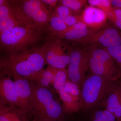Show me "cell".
Segmentation results:
<instances>
[{"mask_svg": "<svg viewBox=\"0 0 121 121\" xmlns=\"http://www.w3.org/2000/svg\"><path fill=\"white\" fill-rule=\"evenodd\" d=\"M46 64L44 46L20 52L9 53L5 62L7 72L33 80Z\"/></svg>", "mask_w": 121, "mask_h": 121, "instance_id": "6da1fadb", "label": "cell"}, {"mask_svg": "<svg viewBox=\"0 0 121 121\" xmlns=\"http://www.w3.org/2000/svg\"><path fill=\"white\" fill-rule=\"evenodd\" d=\"M21 26L42 29L49 23L51 10L42 0H9Z\"/></svg>", "mask_w": 121, "mask_h": 121, "instance_id": "7a4b0ae2", "label": "cell"}, {"mask_svg": "<svg viewBox=\"0 0 121 121\" xmlns=\"http://www.w3.org/2000/svg\"><path fill=\"white\" fill-rule=\"evenodd\" d=\"M31 94L28 113L35 117L50 121H58L64 112L63 107L54 99L49 90L38 85L31 84Z\"/></svg>", "mask_w": 121, "mask_h": 121, "instance_id": "3957f363", "label": "cell"}, {"mask_svg": "<svg viewBox=\"0 0 121 121\" xmlns=\"http://www.w3.org/2000/svg\"><path fill=\"white\" fill-rule=\"evenodd\" d=\"M117 81L91 72L86 75L81 88L82 109L88 110L102 104L117 86Z\"/></svg>", "mask_w": 121, "mask_h": 121, "instance_id": "277c9868", "label": "cell"}, {"mask_svg": "<svg viewBox=\"0 0 121 121\" xmlns=\"http://www.w3.org/2000/svg\"><path fill=\"white\" fill-rule=\"evenodd\" d=\"M41 31L22 26L9 29L0 34L1 48L9 53L26 51L39 41Z\"/></svg>", "mask_w": 121, "mask_h": 121, "instance_id": "5b68a950", "label": "cell"}, {"mask_svg": "<svg viewBox=\"0 0 121 121\" xmlns=\"http://www.w3.org/2000/svg\"><path fill=\"white\" fill-rule=\"evenodd\" d=\"M89 59L86 49L77 47L71 50L70 60L67 69L69 79L81 89L86 77Z\"/></svg>", "mask_w": 121, "mask_h": 121, "instance_id": "8992f818", "label": "cell"}, {"mask_svg": "<svg viewBox=\"0 0 121 121\" xmlns=\"http://www.w3.org/2000/svg\"><path fill=\"white\" fill-rule=\"evenodd\" d=\"M60 39L52 40L44 45L46 64L56 69H66L70 60V53L65 52L66 45Z\"/></svg>", "mask_w": 121, "mask_h": 121, "instance_id": "52a82bcc", "label": "cell"}, {"mask_svg": "<svg viewBox=\"0 0 121 121\" xmlns=\"http://www.w3.org/2000/svg\"><path fill=\"white\" fill-rule=\"evenodd\" d=\"M95 44L107 48L121 44V31L115 26L106 24L97 30H93L87 40L86 45Z\"/></svg>", "mask_w": 121, "mask_h": 121, "instance_id": "ba28073f", "label": "cell"}, {"mask_svg": "<svg viewBox=\"0 0 121 121\" xmlns=\"http://www.w3.org/2000/svg\"><path fill=\"white\" fill-rule=\"evenodd\" d=\"M92 31L85 24L79 22L56 35L58 39L73 42L82 47L86 45L87 40Z\"/></svg>", "mask_w": 121, "mask_h": 121, "instance_id": "9c48e42d", "label": "cell"}, {"mask_svg": "<svg viewBox=\"0 0 121 121\" xmlns=\"http://www.w3.org/2000/svg\"><path fill=\"white\" fill-rule=\"evenodd\" d=\"M80 22L89 28L97 31L105 26L108 20L106 13L99 9L89 6L85 8L79 15Z\"/></svg>", "mask_w": 121, "mask_h": 121, "instance_id": "30bf717a", "label": "cell"}, {"mask_svg": "<svg viewBox=\"0 0 121 121\" xmlns=\"http://www.w3.org/2000/svg\"><path fill=\"white\" fill-rule=\"evenodd\" d=\"M13 78L16 94L18 99L19 108L27 115L28 114L31 94V83L28 79L15 73L11 74Z\"/></svg>", "mask_w": 121, "mask_h": 121, "instance_id": "8fae6325", "label": "cell"}, {"mask_svg": "<svg viewBox=\"0 0 121 121\" xmlns=\"http://www.w3.org/2000/svg\"><path fill=\"white\" fill-rule=\"evenodd\" d=\"M21 26L15 16L9 1L0 0V34Z\"/></svg>", "mask_w": 121, "mask_h": 121, "instance_id": "7c38bea8", "label": "cell"}, {"mask_svg": "<svg viewBox=\"0 0 121 121\" xmlns=\"http://www.w3.org/2000/svg\"><path fill=\"white\" fill-rule=\"evenodd\" d=\"M102 104L113 115L117 121H121V86L119 82Z\"/></svg>", "mask_w": 121, "mask_h": 121, "instance_id": "4fadbf2b", "label": "cell"}, {"mask_svg": "<svg viewBox=\"0 0 121 121\" xmlns=\"http://www.w3.org/2000/svg\"><path fill=\"white\" fill-rule=\"evenodd\" d=\"M0 94L1 99L11 106L19 108L14 82L13 80L9 77H3L1 79Z\"/></svg>", "mask_w": 121, "mask_h": 121, "instance_id": "5bb4252c", "label": "cell"}, {"mask_svg": "<svg viewBox=\"0 0 121 121\" xmlns=\"http://www.w3.org/2000/svg\"><path fill=\"white\" fill-rule=\"evenodd\" d=\"M88 54L89 68L92 73L117 81L121 77L120 71L111 69L95 60Z\"/></svg>", "mask_w": 121, "mask_h": 121, "instance_id": "9a60e30c", "label": "cell"}, {"mask_svg": "<svg viewBox=\"0 0 121 121\" xmlns=\"http://www.w3.org/2000/svg\"><path fill=\"white\" fill-rule=\"evenodd\" d=\"M86 50L88 54L95 60L111 69L120 71L112 56L104 48L96 44H91Z\"/></svg>", "mask_w": 121, "mask_h": 121, "instance_id": "2e32d148", "label": "cell"}, {"mask_svg": "<svg viewBox=\"0 0 121 121\" xmlns=\"http://www.w3.org/2000/svg\"><path fill=\"white\" fill-rule=\"evenodd\" d=\"M0 121H28L27 115L19 108L0 99Z\"/></svg>", "mask_w": 121, "mask_h": 121, "instance_id": "e0dca14e", "label": "cell"}, {"mask_svg": "<svg viewBox=\"0 0 121 121\" xmlns=\"http://www.w3.org/2000/svg\"><path fill=\"white\" fill-rule=\"evenodd\" d=\"M63 103V109L65 113L72 114L78 112L82 109L79 103L75 100L64 87L58 91Z\"/></svg>", "mask_w": 121, "mask_h": 121, "instance_id": "ac0fdd59", "label": "cell"}, {"mask_svg": "<svg viewBox=\"0 0 121 121\" xmlns=\"http://www.w3.org/2000/svg\"><path fill=\"white\" fill-rule=\"evenodd\" d=\"M59 1L60 4L67 7L75 15L81 14L87 2L86 0H61Z\"/></svg>", "mask_w": 121, "mask_h": 121, "instance_id": "d6986e66", "label": "cell"}, {"mask_svg": "<svg viewBox=\"0 0 121 121\" xmlns=\"http://www.w3.org/2000/svg\"><path fill=\"white\" fill-rule=\"evenodd\" d=\"M69 80L67 69H58L55 75L53 86L57 91L64 87Z\"/></svg>", "mask_w": 121, "mask_h": 121, "instance_id": "ffe728a7", "label": "cell"}, {"mask_svg": "<svg viewBox=\"0 0 121 121\" xmlns=\"http://www.w3.org/2000/svg\"><path fill=\"white\" fill-rule=\"evenodd\" d=\"M49 23L56 34L62 32L68 27L65 21L54 13H51Z\"/></svg>", "mask_w": 121, "mask_h": 121, "instance_id": "44dd1931", "label": "cell"}, {"mask_svg": "<svg viewBox=\"0 0 121 121\" xmlns=\"http://www.w3.org/2000/svg\"><path fill=\"white\" fill-rule=\"evenodd\" d=\"M64 87L66 91L79 103L82 108V100L81 89L80 87L76 83L71 82L69 79L66 82Z\"/></svg>", "mask_w": 121, "mask_h": 121, "instance_id": "7402d4cb", "label": "cell"}, {"mask_svg": "<svg viewBox=\"0 0 121 121\" xmlns=\"http://www.w3.org/2000/svg\"><path fill=\"white\" fill-rule=\"evenodd\" d=\"M87 2L90 6L101 9L107 15L110 12L113 8L111 0H87Z\"/></svg>", "mask_w": 121, "mask_h": 121, "instance_id": "603a6c76", "label": "cell"}, {"mask_svg": "<svg viewBox=\"0 0 121 121\" xmlns=\"http://www.w3.org/2000/svg\"><path fill=\"white\" fill-rule=\"evenodd\" d=\"M108 20L112 25L121 31V9L113 8L112 11L107 14Z\"/></svg>", "mask_w": 121, "mask_h": 121, "instance_id": "cb8c5ba5", "label": "cell"}, {"mask_svg": "<svg viewBox=\"0 0 121 121\" xmlns=\"http://www.w3.org/2000/svg\"><path fill=\"white\" fill-rule=\"evenodd\" d=\"M91 121H117L112 114L106 109L95 113Z\"/></svg>", "mask_w": 121, "mask_h": 121, "instance_id": "d4e9b609", "label": "cell"}, {"mask_svg": "<svg viewBox=\"0 0 121 121\" xmlns=\"http://www.w3.org/2000/svg\"><path fill=\"white\" fill-rule=\"evenodd\" d=\"M104 48L112 56L121 73V44L113 47Z\"/></svg>", "mask_w": 121, "mask_h": 121, "instance_id": "484cf974", "label": "cell"}, {"mask_svg": "<svg viewBox=\"0 0 121 121\" xmlns=\"http://www.w3.org/2000/svg\"><path fill=\"white\" fill-rule=\"evenodd\" d=\"M54 13L65 21L67 18L70 16L74 15L68 8L64 5L59 4L56 8Z\"/></svg>", "mask_w": 121, "mask_h": 121, "instance_id": "4316f807", "label": "cell"}, {"mask_svg": "<svg viewBox=\"0 0 121 121\" xmlns=\"http://www.w3.org/2000/svg\"><path fill=\"white\" fill-rule=\"evenodd\" d=\"M57 69L48 66L47 68L43 70L40 72V74L43 78L50 80L51 83L53 85L55 75Z\"/></svg>", "mask_w": 121, "mask_h": 121, "instance_id": "83f0119b", "label": "cell"}, {"mask_svg": "<svg viewBox=\"0 0 121 121\" xmlns=\"http://www.w3.org/2000/svg\"><path fill=\"white\" fill-rule=\"evenodd\" d=\"M36 83L37 85L43 87H47L51 84V82L48 79L43 78L39 73L33 80Z\"/></svg>", "mask_w": 121, "mask_h": 121, "instance_id": "f1b7e54d", "label": "cell"}, {"mask_svg": "<svg viewBox=\"0 0 121 121\" xmlns=\"http://www.w3.org/2000/svg\"><path fill=\"white\" fill-rule=\"evenodd\" d=\"M65 22L68 27L73 26L79 22H80L79 19V15H73L70 16L66 18Z\"/></svg>", "mask_w": 121, "mask_h": 121, "instance_id": "f546056e", "label": "cell"}, {"mask_svg": "<svg viewBox=\"0 0 121 121\" xmlns=\"http://www.w3.org/2000/svg\"><path fill=\"white\" fill-rule=\"evenodd\" d=\"M42 1L48 5L51 10L52 8L56 6L59 1L57 0H42Z\"/></svg>", "mask_w": 121, "mask_h": 121, "instance_id": "4dcf8cb0", "label": "cell"}, {"mask_svg": "<svg viewBox=\"0 0 121 121\" xmlns=\"http://www.w3.org/2000/svg\"><path fill=\"white\" fill-rule=\"evenodd\" d=\"M111 2L113 8L121 9V0H111Z\"/></svg>", "mask_w": 121, "mask_h": 121, "instance_id": "1f68e13d", "label": "cell"}, {"mask_svg": "<svg viewBox=\"0 0 121 121\" xmlns=\"http://www.w3.org/2000/svg\"><path fill=\"white\" fill-rule=\"evenodd\" d=\"M33 121H50L42 118H39L37 117H35Z\"/></svg>", "mask_w": 121, "mask_h": 121, "instance_id": "d6a6232c", "label": "cell"}, {"mask_svg": "<svg viewBox=\"0 0 121 121\" xmlns=\"http://www.w3.org/2000/svg\"><path fill=\"white\" fill-rule=\"evenodd\" d=\"M119 84H120V85H121V81H120V82H119Z\"/></svg>", "mask_w": 121, "mask_h": 121, "instance_id": "836d02e7", "label": "cell"}]
</instances>
